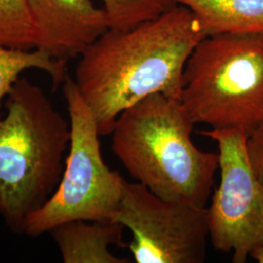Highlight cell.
<instances>
[{"instance_id":"3957f363","label":"cell","mask_w":263,"mask_h":263,"mask_svg":"<svg viewBox=\"0 0 263 263\" xmlns=\"http://www.w3.org/2000/svg\"><path fill=\"white\" fill-rule=\"evenodd\" d=\"M0 119V216L23 233L28 216L56 190L70 141L69 120L44 91L20 77Z\"/></svg>"},{"instance_id":"ba28073f","label":"cell","mask_w":263,"mask_h":263,"mask_svg":"<svg viewBox=\"0 0 263 263\" xmlns=\"http://www.w3.org/2000/svg\"><path fill=\"white\" fill-rule=\"evenodd\" d=\"M37 29L38 47L58 60L80 56L109 29L104 8L91 0H26Z\"/></svg>"},{"instance_id":"9a60e30c","label":"cell","mask_w":263,"mask_h":263,"mask_svg":"<svg viewBox=\"0 0 263 263\" xmlns=\"http://www.w3.org/2000/svg\"><path fill=\"white\" fill-rule=\"evenodd\" d=\"M250 256L255 259L257 262L263 263V244L256 247L254 251L251 253Z\"/></svg>"},{"instance_id":"7c38bea8","label":"cell","mask_w":263,"mask_h":263,"mask_svg":"<svg viewBox=\"0 0 263 263\" xmlns=\"http://www.w3.org/2000/svg\"><path fill=\"white\" fill-rule=\"evenodd\" d=\"M0 44L37 49L38 33L26 0H0Z\"/></svg>"},{"instance_id":"5b68a950","label":"cell","mask_w":263,"mask_h":263,"mask_svg":"<svg viewBox=\"0 0 263 263\" xmlns=\"http://www.w3.org/2000/svg\"><path fill=\"white\" fill-rule=\"evenodd\" d=\"M63 93L70 125L68 154L56 190L25 222L23 233L29 237L74 220L111 221L122 197L125 179L104 163L94 115L73 78L66 76Z\"/></svg>"},{"instance_id":"4fadbf2b","label":"cell","mask_w":263,"mask_h":263,"mask_svg":"<svg viewBox=\"0 0 263 263\" xmlns=\"http://www.w3.org/2000/svg\"><path fill=\"white\" fill-rule=\"evenodd\" d=\"M110 29L125 30L155 19L173 8L175 0H101Z\"/></svg>"},{"instance_id":"7a4b0ae2","label":"cell","mask_w":263,"mask_h":263,"mask_svg":"<svg viewBox=\"0 0 263 263\" xmlns=\"http://www.w3.org/2000/svg\"><path fill=\"white\" fill-rule=\"evenodd\" d=\"M194 124L180 100L151 95L118 116L110 134L113 153L158 197L206 207L218 154L196 147Z\"/></svg>"},{"instance_id":"8992f818","label":"cell","mask_w":263,"mask_h":263,"mask_svg":"<svg viewBox=\"0 0 263 263\" xmlns=\"http://www.w3.org/2000/svg\"><path fill=\"white\" fill-rule=\"evenodd\" d=\"M111 221L131 231L129 248L138 263H203L209 238L208 209L167 201L138 181H124Z\"/></svg>"},{"instance_id":"52a82bcc","label":"cell","mask_w":263,"mask_h":263,"mask_svg":"<svg viewBox=\"0 0 263 263\" xmlns=\"http://www.w3.org/2000/svg\"><path fill=\"white\" fill-rule=\"evenodd\" d=\"M218 146L220 183L208 209L209 238L215 249L245 263L263 244V186L247 155V135L238 129L201 131Z\"/></svg>"},{"instance_id":"6da1fadb","label":"cell","mask_w":263,"mask_h":263,"mask_svg":"<svg viewBox=\"0 0 263 263\" xmlns=\"http://www.w3.org/2000/svg\"><path fill=\"white\" fill-rule=\"evenodd\" d=\"M205 34L195 15L176 4L134 28L108 29L80 55L74 82L101 136L118 116L153 94L180 100L188 58Z\"/></svg>"},{"instance_id":"5bb4252c","label":"cell","mask_w":263,"mask_h":263,"mask_svg":"<svg viewBox=\"0 0 263 263\" xmlns=\"http://www.w3.org/2000/svg\"><path fill=\"white\" fill-rule=\"evenodd\" d=\"M246 149L254 176L263 186V124L247 138Z\"/></svg>"},{"instance_id":"9c48e42d","label":"cell","mask_w":263,"mask_h":263,"mask_svg":"<svg viewBox=\"0 0 263 263\" xmlns=\"http://www.w3.org/2000/svg\"><path fill=\"white\" fill-rule=\"evenodd\" d=\"M124 226L113 221L74 220L54 227L49 234L65 263H129L113 254L111 246L126 247Z\"/></svg>"},{"instance_id":"30bf717a","label":"cell","mask_w":263,"mask_h":263,"mask_svg":"<svg viewBox=\"0 0 263 263\" xmlns=\"http://www.w3.org/2000/svg\"><path fill=\"white\" fill-rule=\"evenodd\" d=\"M190 10L207 35H263V0H175Z\"/></svg>"},{"instance_id":"8fae6325","label":"cell","mask_w":263,"mask_h":263,"mask_svg":"<svg viewBox=\"0 0 263 263\" xmlns=\"http://www.w3.org/2000/svg\"><path fill=\"white\" fill-rule=\"evenodd\" d=\"M66 61L58 60L42 49L23 50L0 44V119L2 104L22 73L28 69H38L51 78L54 89L66 80Z\"/></svg>"},{"instance_id":"277c9868","label":"cell","mask_w":263,"mask_h":263,"mask_svg":"<svg viewBox=\"0 0 263 263\" xmlns=\"http://www.w3.org/2000/svg\"><path fill=\"white\" fill-rule=\"evenodd\" d=\"M180 102L195 124L249 137L263 124V35L202 38L184 67Z\"/></svg>"}]
</instances>
